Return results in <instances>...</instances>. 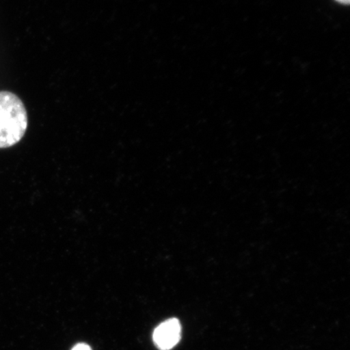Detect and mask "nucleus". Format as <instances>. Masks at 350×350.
Returning a JSON list of instances; mask_svg holds the SVG:
<instances>
[{"label":"nucleus","mask_w":350,"mask_h":350,"mask_svg":"<svg viewBox=\"0 0 350 350\" xmlns=\"http://www.w3.org/2000/svg\"><path fill=\"white\" fill-rule=\"evenodd\" d=\"M27 128L28 116L23 102L11 92H0V148L15 146Z\"/></svg>","instance_id":"1"},{"label":"nucleus","mask_w":350,"mask_h":350,"mask_svg":"<svg viewBox=\"0 0 350 350\" xmlns=\"http://www.w3.org/2000/svg\"><path fill=\"white\" fill-rule=\"evenodd\" d=\"M181 325L176 318L170 319L156 327L153 332V341L161 350L173 349L181 339Z\"/></svg>","instance_id":"2"},{"label":"nucleus","mask_w":350,"mask_h":350,"mask_svg":"<svg viewBox=\"0 0 350 350\" xmlns=\"http://www.w3.org/2000/svg\"><path fill=\"white\" fill-rule=\"evenodd\" d=\"M72 350H92L89 345L86 344H78Z\"/></svg>","instance_id":"3"},{"label":"nucleus","mask_w":350,"mask_h":350,"mask_svg":"<svg viewBox=\"0 0 350 350\" xmlns=\"http://www.w3.org/2000/svg\"><path fill=\"white\" fill-rule=\"evenodd\" d=\"M336 1H338L342 4H349L350 2V0H336Z\"/></svg>","instance_id":"4"}]
</instances>
